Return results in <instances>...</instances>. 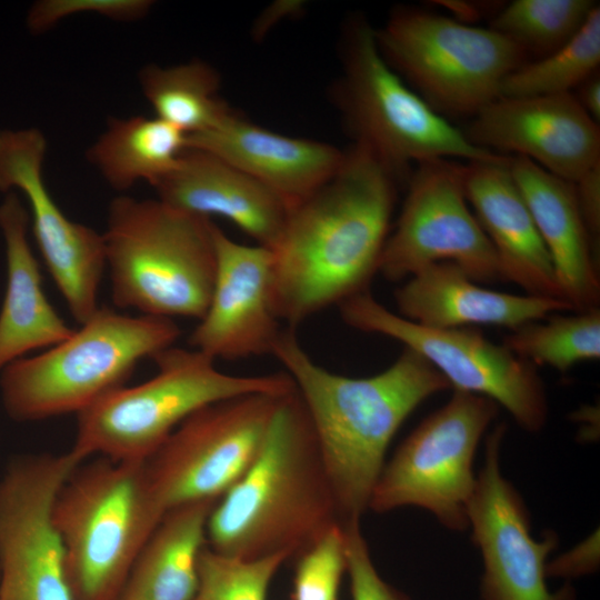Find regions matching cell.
Here are the masks:
<instances>
[{
    "label": "cell",
    "mask_w": 600,
    "mask_h": 600,
    "mask_svg": "<svg viewBox=\"0 0 600 600\" xmlns=\"http://www.w3.org/2000/svg\"><path fill=\"white\" fill-rule=\"evenodd\" d=\"M400 180L370 151L352 144L336 173L289 210L271 249V303L288 328L368 291Z\"/></svg>",
    "instance_id": "cell-1"
},
{
    "label": "cell",
    "mask_w": 600,
    "mask_h": 600,
    "mask_svg": "<svg viewBox=\"0 0 600 600\" xmlns=\"http://www.w3.org/2000/svg\"><path fill=\"white\" fill-rule=\"evenodd\" d=\"M271 354L304 404L341 523L360 520L393 436L424 400L451 388L449 382L408 348L374 376L332 373L314 362L292 328L281 331Z\"/></svg>",
    "instance_id": "cell-2"
},
{
    "label": "cell",
    "mask_w": 600,
    "mask_h": 600,
    "mask_svg": "<svg viewBox=\"0 0 600 600\" xmlns=\"http://www.w3.org/2000/svg\"><path fill=\"white\" fill-rule=\"evenodd\" d=\"M341 523L304 404L283 394L261 448L244 474L216 502L207 546L226 556H300Z\"/></svg>",
    "instance_id": "cell-3"
},
{
    "label": "cell",
    "mask_w": 600,
    "mask_h": 600,
    "mask_svg": "<svg viewBox=\"0 0 600 600\" xmlns=\"http://www.w3.org/2000/svg\"><path fill=\"white\" fill-rule=\"evenodd\" d=\"M212 224L158 198L112 199L102 234L113 304L200 320L216 276Z\"/></svg>",
    "instance_id": "cell-4"
},
{
    "label": "cell",
    "mask_w": 600,
    "mask_h": 600,
    "mask_svg": "<svg viewBox=\"0 0 600 600\" xmlns=\"http://www.w3.org/2000/svg\"><path fill=\"white\" fill-rule=\"evenodd\" d=\"M180 333L173 319L99 307L66 340L0 371L2 407L18 422L78 414L124 386L141 360L173 346Z\"/></svg>",
    "instance_id": "cell-5"
},
{
    "label": "cell",
    "mask_w": 600,
    "mask_h": 600,
    "mask_svg": "<svg viewBox=\"0 0 600 600\" xmlns=\"http://www.w3.org/2000/svg\"><path fill=\"white\" fill-rule=\"evenodd\" d=\"M157 373L104 394L77 414L71 451L116 461H147L172 431L202 407L250 393L284 394L294 389L287 372L232 376L194 349L169 347L152 356Z\"/></svg>",
    "instance_id": "cell-6"
},
{
    "label": "cell",
    "mask_w": 600,
    "mask_h": 600,
    "mask_svg": "<svg viewBox=\"0 0 600 600\" xmlns=\"http://www.w3.org/2000/svg\"><path fill=\"white\" fill-rule=\"evenodd\" d=\"M83 462L61 488L53 509L69 588L73 600H119L166 510L146 461L99 457Z\"/></svg>",
    "instance_id": "cell-7"
},
{
    "label": "cell",
    "mask_w": 600,
    "mask_h": 600,
    "mask_svg": "<svg viewBox=\"0 0 600 600\" xmlns=\"http://www.w3.org/2000/svg\"><path fill=\"white\" fill-rule=\"evenodd\" d=\"M341 58L333 100L353 144L370 151L401 180H408L413 164L429 160L504 157L472 144L416 93L383 59L364 18L348 21Z\"/></svg>",
    "instance_id": "cell-8"
},
{
    "label": "cell",
    "mask_w": 600,
    "mask_h": 600,
    "mask_svg": "<svg viewBox=\"0 0 600 600\" xmlns=\"http://www.w3.org/2000/svg\"><path fill=\"white\" fill-rule=\"evenodd\" d=\"M392 70L442 117H474L527 62L508 37L436 12L401 7L374 30Z\"/></svg>",
    "instance_id": "cell-9"
},
{
    "label": "cell",
    "mask_w": 600,
    "mask_h": 600,
    "mask_svg": "<svg viewBox=\"0 0 600 600\" xmlns=\"http://www.w3.org/2000/svg\"><path fill=\"white\" fill-rule=\"evenodd\" d=\"M497 414L498 404L491 399L454 390L449 401L421 421L383 466L369 509L382 513L419 507L446 528L466 530L476 486V449Z\"/></svg>",
    "instance_id": "cell-10"
},
{
    "label": "cell",
    "mask_w": 600,
    "mask_h": 600,
    "mask_svg": "<svg viewBox=\"0 0 600 600\" xmlns=\"http://www.w3.org/2000/svg\"><path fill=\"white\" fill-rule=\"evenodd\" d=\"M350 327L403 343L429 361L457 391L491 399L526 431H540L548 402L534 366L473 328L432 329L411 322L378 302L369 291L339 304Z\"/></svg>",
    "instance_id": "cell-11"
},
{
    "label": "cell",
    "mask_w": 600,
    "mask_h": 600,
    "mask_svg": "<svg viewBox=\"0 0 600 600\" xmlns=\"http://www.w3.org/2000/svg\"><path fill=\"white\" fill-rule=\"evenodd\" d=\"M282 396H237L207 404L183 420L146 461L164 510L219 500L254 461Z\"/></svg>",
    "instance_id": "cell-12"
},
{
    "label": "cell",
    "mask_w": 600,
    "mask_h": 600,
    "mask_svg": "<svg viewBox=\"0 0 600 600\" xmlns=\"http://www.w3.org/2000/svg\"><path fill=\"white\" fill-rule=\"evenodd\" d=\"M84 460L71 450L13 458L0 478V600H73L57 497Z\"/></svg>",
    "instance_id": "cell-13"
},
{
    "label": "cell",
    "mask_w": 600,
    "mask_h": 600,
    "mask_svg": "<svg viewBox=\"0 0 600 600\" xmlns=\"http://www.w3.org/2000/svg\"><path fill=\"white\" fill-rule=\"evenodd\" d=\"M442 261L456 263L478 283L503 281L494 249L467 201L463 164L450 159L424 161L412 169L378 272L389 281H401Z\"/></svg>",
    "instance_id": "cell-14"
},
{
    "label": "cell",
    "mask_w": 600,
    "mask_h": 600,
    "mask_svg": "<svg viewBox=\"0 0 600 600\" xmlns=\"http://www.w3.org/2000/svg\"><path fill=\"white\" fill-rule=\"evenodd\" d=\"M44 134L37 128L0 130V192H20L28 202L38 249L58 290L79 323L98 309L106 271L103 234L72 221L59 208L43 178Z\"/></svg>",
    "instance_id": "cell-15"
},
{
    "label": "cell",
    "mask_w": 600,
    "mask_h": 600,
    "mask_svg": "<svg viewBox=\"0 0 600 600\" xmlns=\"http://www.w3.org/2000/svg\"><path fill=\"white\" fill-rule=\"evenodd\" d=\"M506 424L494 427L486 440L484 463L476 478L468 507L472 540L483 560L482 600H573L570 588L551 592L546 583V560L557 547L554 532L536 540L530 533L524 502L500 470Z\"/></svg>",
    "instance_id": "cell-16"
},
{
    "label": "cell",
    "mask_w": 600,
    "mask_h": 600,
    "mask_svg": "<svg viewBox=\"0 0 600 600\" xmlns=\"http://www.w3.org/2000/svg\"><path fill=\"white\" fill-rule=\"evenodd\" d=\"M462 132L481 149L526 158L571 183L600 162L599 123L573 93L499 97Z\"/></svg>",
    "instance_id": "cell-17"
},
{
    "label": "cell",
    "mask_w": 600,
    "mask_h": 600,
    "mask_svg": "<svg viewBox=\"0 0 600 600\" xmlns=\"http://www.w3.org/2000/svg\"><path fill=\"white\" fill-rule=\"evenodd\" d=\"M212 237L214 282L189 344L214 361L271 354L282 331L271 303L272 250L239 243L214 222Z\"/></svg>",
    "instance_id": "cell-18"
},
{
    "label": "cell",
    "mask_w": 600,
    "mask_h": 600,
    "mask_svg": "<svg viewBox=\"0 0 600 600\" xmlns=\"http://www.w3.org/2000/svg\"><path fill=\"white\" fill-rule=\"evenodd\" d=\"M187 148L212 153L252 177L291 209L339 169L344 151L260 127L231 110L211 130L187 138Z\"/></svg>",
    "instance_id": "cell-19"
},
{
    "label": "cell",
    "mask_w": 600,
    "mask_h": 600,
    "mask_svg": "<svg viewBox=\"0 0 600 600\" xmlns=\"http://www.w3.org/2000/svg\"><path fill=\"white\" fill-rule=\"evenodd\" d=\"M463 186L467 201L494 249L503 281L529 296L563 300L550 254L511 174L509 157L467 162Z\"/></svg>",
    "instance_id": "cell-20"
},
{
    "label": "cell",
    "mask_w": 600,
    "mask_h": 600,
    "mask_svg": "<svg viewBox=\"0 0 600 600\" xmlns=\"http://www.w3.org/2000/svg\"><path fill=\"white\" fill-rule=\"evenodd\" d=\"M157 198L202 218L230 220L257 244L273 249L289 207L270 189L221 158L187 148L177 166L153 186Z\"/></svg>",
    "instance_id": "cell-21"
},
{
    "label": "cell",
    "mask_w": 600,
    "mask_h": 600,
    "mask_svg": "<svg viewBox=\"0 0 600 600\" xmlns=\"http://www.w3.org/2000/svg\"><path fill=\"white\" fill-rule=\"evenodd\" d=\"M394 300L400 317L432 329L496 326L514 330L572 310L561 299L483 288L449 261L430 264L408 278L396 290Z\"/></svg>",
    "instance_id": "cell-22"
},
{
    "label": "cell",
    "mask_w": 600,
    "mask_h": 600,
    "mask_svg": "<svg viewBox=\"0 0 600 600\" xmlns=\"http://www.w3.org/2000/svg\"><path fill=\"white\" fill-rule=\"evenodd\" d=\"M509 168L550 254L563 300L576 312L599 308V250L573 184L522 157H509Z\"/></svg>",
    "instance_id": "cell-23"
},
{
    "label": "cell",
    "mask_w": 600,
    "mask_h": 600,
    "mask_svg": "<svg viewBox=\"0 0 600 600\" xmlns=\"http://www.w3.org/2000/svg\"><path fill=\"white\" fill-rule=\"evenodd\" d=\"M30 216L16 192L0 203L7 287L0 309V371L28 353L48 349L73 330L59 316L42 288L39 262L29 243Z\"/></svg>",
    "instance_id": "cell-24"
},
{
    "label": "cell",
    "mask_w": 600,
    "mask_h": 600,
    "mask_svg": "<svg viewBox=\"0 0 600 600\" xmlns=\"http://www.w3.org/2000/svg\"><path fill=\"white\" fill-rule=\"evenodd\" d=\"M217 501H194L166 511L138 554L119 600L193 599L207 522Z\"/></svg>",
    "instance_id": "cell-25"
},
{
    "label": "cell",
    "mask_w": 600,
    "mask_h": 600,
    "mask_svg": "<svg viewBox=\"0 0 600 600\" xmlns=\"http://www.w3.org/2000/svg\"><path fill=\"white\" fill-rule=\"evenodd\" d=\"M187 136L157 118L133 116L110 119L87 157L104 181L124 191L140 181L152 187L178 163Z\"/></svg>",
    "instance_id": "cell-26"
},
{
    "label": "cell",
    "mask_w": 600,
    "mask_h": 600,
    "mask_svg": "<svg viewBox=\"0 0 600 600\" xmlns=\"http://www.w3.org/2000/svg\"><path fill=\"white\" fill-rule=\"evenodd\" d=\"M141 91L157 118L187 137L214 128L232 110L219 97L220 77L208 63L149 64L139 72Z\"/></svg>",
    "instance_id": "cell-27"
},
{
    "label": "cell",
    "mask_w": 600,
    "mask_h": 600,
    "mask_svg": "<svg viewBox=\"0 0 600 600\" xmlns=\"http://www.w3.org/2000/svg\"><path fill=\"white\" fill-rule=\"evenodd\" d=\"M599 63L600 7L597 6L568 42L543 58L527 61L507 76L501 83L499 97L571 93V90L598 72Z\"/></svg>",
    "instance_id": "cell-28"
},
{
    "label": "cell",
    "mask_w": 600,
    "mask_h": 600,
    "mask_svg": "<svg viewBox=\"0 0 600 600\" xmlns=\"http://www.w3.org/2000/svg\"><path fill=\"white\" fill-rule=\"evenodd\" d=\"M546 319L511 330L502 344L534 367L549 366L560 372L600 358L599 308Z\"/></svg>",
    "instance_id": "cell-29"
},
{
    "label": "cell",
    "mask_w": 600,
    "mask_h": 600,
    "mask_svg": "<svg viewBox=\"0 0 600 600\" xmlns=\"http://www.w3.org/2000/svg\"><path fill=\"white\" fill-rule=\"evenodd\" d=\"M596 7L591 0H514L496 14L490 28L527 56L543 58L568 42Z\"/></svg>",
    "instance_id": "cell-30"
},
{
    "label": "cell",
    "mask_w": 600,
    "mask_h": 600,
    "mask_svg": "<svg viewBox=\"0 0 600 600\" xmlns=\"http://www.w3.org/2000/svg\"><path fill=\"white\" fill-rule=\"evenodd\" d=\"M289 559L284 553L241 559L207 546L199 558L198 589L192 600H267L271 580Z\"/></svg>",
    "instance_id": "cell-31"
},
{
    "label": "cell",
    "mask_w": 600,
    "mask_h": 600,
    "mask_svg": "<svg viewBox=\"0 0 600 600\" xmlns=\"http://www.w3.org/2000/svg\"><path fill=\"white\" fill-rule=\"evenodd\" d=\"M297 558L291 600H339L347 571L342 524L331 527Z\"/></svg>",
    "instance_id": "cell-32"
},
{
    "label": "cell",
    "mask_w": 600,
    "mask_h": 600,
    "mask_svg": "<svg viewBox=\"0 0 600 600\" xmlns=\"http://www.w3.org/2000/svg\"><path fill=\"white\" fill-rule=\"evenodd\" d=\"M151 7L149 0H40L31 6L26 23L30 32L40 34L80 12L131 21L146 16Z\"/></svg>",
    "instance_id": "cell-33"
},
{
    "label": "cell",
    "mask_w": 600,
    "mask_h": 600,
    "mask_svg": "<svg viewBox=\"0 0 600 600\" xmlns=\"http://www.w3.org/2000/svg\"><path fill=\"white\" fill-rule=\"evenodd\" d=\"M352 600H409L378 573L361 533L360 520L341 523Z\"/></svg>",
    "instance_id": "cell-34"
},
{
    "label": "cell",
    "mask_w": 600,
    "mask_h": 600,
    "mask_svg": "<svg viewBox=\"0 0 600 600\" xmlns=\"http://www.w3.org/2000/svg\"><path fill=\"white\" fill-rule=\"evenodd\" d=\"M578 206L594 247L600 239V162L572 183Z\"/></svg>",
    "instance_id": "cell-35"
},
{
    "label": "cell",
    "mask_w": 600,
    "mask_h": 600,
    "mask_svg": "<svg viewBox=\"0 0 600 600\" xmlns=\"http://www.w3.org/2000/svg\"><path fill=\"white\" fill-rule=\"evenodd\" d=\"M598 533L546 564L547 577L577 578L593 572L599 563Z\"/></svg>",
    "instance_id": "cell-36"
},
{
    "label": "cell",
    "mask_w": 600,
    "mask_h": 600,
    "mask_svg": "<svg viewBox=\"0 0 600 600\" xmlns=\"http://www.w3.org/2000/svg\"><path fill=\"white\" fill-rule=\"evenodd\" d=\"M577 98L583 110L599 123L600 121V77L594 73L579 87ZM577 88V89H578Z\"/></svg>",
    "instance_id": "cell-37"
}]
</instances>
